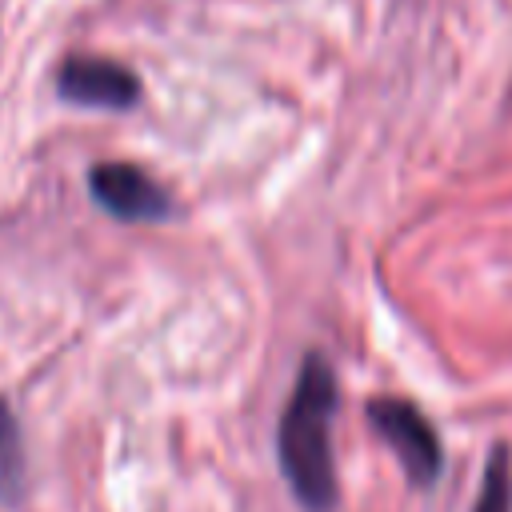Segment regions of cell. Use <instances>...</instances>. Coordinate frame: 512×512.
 <instances>
[{
  "mask_svg": "<svg viewBox=\"0 0 512 512\" xmlns=\"http://www.w3.org/2000/svg\"><path fill=\"white\" fill-rule=\"evenodd\" d=\"M28 492V456H24V436L20 424L0 400V504H20Z\"/></svg>",
  "mask_w": 512,
  "mask_h": 512,
  "instance_id": "obj_5",
  "label": "cell"
},
{
  "mask_svg": "<svg viewBox=\"0 0 512 512\" xmlns=\"http://www.w3.org/2000/svg\"><path fill=\"white\" fill-rule=\"evenodd\" d=\"M88 196L124 224H144V220H168L172 216V196L164 184H156L140 164L128 160H100L88 168Z\"/></svg>",
  "mask_w": 512,
  "mask_h": 512,
  "instance_id": "obj_3",
  "label": "cell"
},
{
  "mask_svg": "<svg viewBox=\"0 0 512 512\" xmlns=\"http://www.w3.org/2000/svg\"><path fill=\"white\" fill-rule=\"evenodd\" d=\"M472 512H512V456H508V444H492Z\"/></svg>",
  "mask_w": 512,
  "mask_h": 512,
  "instance_id": "obj_6",
  "label": "cell"
},
{
  "mask_svg": "<svg viewBox=\"0 0 512 512\" xmlns=\"http://www.w3.org/2000/svg\"><path fill=\"white\" fill-rule=\"evenodd\" d=\"M376 436L396 452L404 476L412 488H432L444 472V444L432 420L404 396H376L364 408Z\"/></svg>",
  "mask_w": 512,
  "mask_h": 512,
  "instance_id": "obj_2",
  "label": "cell"
},
{
  "mask_svg": "<svg viewBox=\"0 0 512 512\" xmlns=\"http://www.w3.org/2000/svg\"><path fill=\"white\" fill-rule=\"evenodd\" d=\"M56 92L80 108L128 112L140 104V80L128 64L108 56H68L56 72Z\"/></svg>",
  "mask_w": 512,
  "mask_h": 512,
  "instance_id": "obj_4",
  "label": "cell"
},
{
  "mask_svg": "<svg viewBox=\"0 0 512 512\" xmlns=\"http://www.w3.org/2000/svg\"><path fill=\"white\" fill-rule=\"evenodd\" d=\"M336 372L324 352H304L296 384L276 424V460L304 512L336 508V456H332V412H336Z\"/></svg>",
  "mask_w": 512,
  "mask_h": 512,
  "instance_id": "obj_1",
  "label": "cell"
}]
</instances>
